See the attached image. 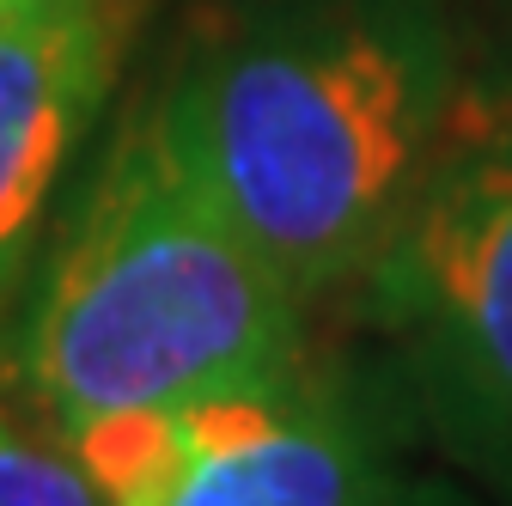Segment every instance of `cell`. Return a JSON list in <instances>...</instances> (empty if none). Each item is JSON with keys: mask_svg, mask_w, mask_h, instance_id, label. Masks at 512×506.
Returning a JSON list of instances; mask_svg holds the SVG:
<instances>
[{"mask_svg": "<svg viewBox=\"0 0 512 506\" xmlns=\"http://www.w3.org/2000/svg\"><path fill=\"white\" fill-rule=\"evenodd\" d=\"M153 122L256 257L317 299L391 244L452 122V43L427 0H293L208 43Z\"/></svg>", "mask_w": 512, "mask_h": 506, "instance_id": "cell-1", "label": "cell"}, {"mask_svg": "<svg viewBox=\"0 0 512 506\" xmlns=\"http://www.w3.org/2000/svg\"><path fill=\"white\" fill-rule=\"evenodd\" d=\"M305 299L202 196L153 110L116 135L55 244L19 378L55 433L92 415L299 378Z\"/></svg>", "mask_w": 512, "mask_h": 506, "instance_id": "cell-2", "label": "cell"}, {"mask_svg": "<svg viewBox=\"0 0 512 506\" xmlns=\"http://www.w3.org/2000/svg\"><path fill=\"white\" fill-rule=\"evenodd\" d=\"M372 269L452 397L512 446V104L452 110Z\"/></svg>", "mask_w": 512, "mask_h": 506, "instance_id": "cell-3", "label": "cell"}, {"mask_svg": "<svg viewBox=\"0 0 512 506\" xmlns=\"http://www.w3.org/2000/svg\"><path fill=\"white\" fill-rule=\"evenodd\" d=\"M177 470L159 506H397L342 409L281 385L171 403Z\"/></svg>", "mask_w": 512, "mask_h": 506, "instance_id": "cell-4", "label": "cell"}, {"mask_svg": "<svg viewBox=\"0 0 512 506\" xmlns=\"http://www.w3.org/2000/svg\"><path fill=\"white\" fill-rule=\"evenodd\" d=\"M116 0H7L0 7V299L43 226L116 74Z\"/></svg>", "mask_w": 512, "mask_h": 506, "instance_id": "cell-5", "label": "cell"}, {"mask_svg": "<svg viewBox=\"0 0 512 506\" xmlns=\"http://www.w3.org/2000/svg\"><path fill=\"white\" fill-rule=\"evenodd\" d=\"M0 506H104L68 439H37L0 409Z\"/></svg>", "mask_w": 512, "mask_h": 506, "instance_id": "cell-6", "label": "cell"}]
</instances>
